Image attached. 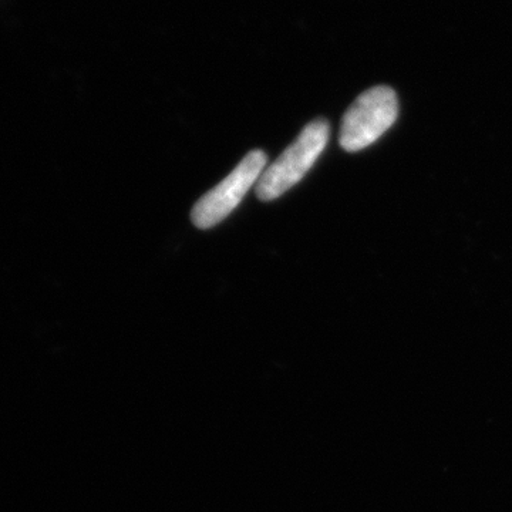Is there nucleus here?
Masks as SVG:
<instances>
[{
	"instance_id": "1",
	"label": "nucleus",
	"mask_w": 512,
	"mask_h": 512,
	"mask_svg": "<svg viewBox=\"0 0 512 512\" xmlns=\"http://www.w3.org/2000/svg\"><path fill=\"white\" fill-rule=\"evenodd\" d=\"M329 134V123L325 119L313 120L303 128L274 164L265 168L256 184V197L265 202L274 201L295 187L328 146Z\"/></svg>"
},
{
	"instance_id": "2",
	"label": "nucleus",
	"mask_w": 512,
	"mask_h": 512,
	"mask_svg": "<svg viewBox=\"0 0 512 512\" xmlns=\"http://www.w3.org/2000/svg\"><path fill=\"white\" fill-rule=\"evenodd\" d=\"M399 100L393 89L377 86L360 94L343 116L339 143L349 153L365 150L396 123Z\"/></svg>"
},
{
	"instance_id": "3",
	"label": "nucleus",
	"mask_w": 512,
	"mask_h": 512,
	"mask_svg": "<svg viewBox=\"0 0 512 512\" xmlns=\"http://www.w3.org/2000/svg\"><path fill=\"white\" fill-rule=\"evenodd\" d=\"M266 164L268 157L264 151L248 153L228 177L197 201L191 211L192 224L200 229L221 224L241 204L248 191L258 184Z\"/></svg>"
}]
</instances>
